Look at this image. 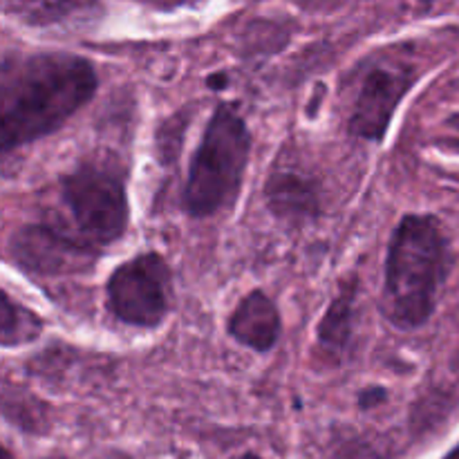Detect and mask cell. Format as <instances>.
<instances>
[{
  "instance_id": "1",
  "label": "cell",
  "mask_w": 459,
  "mask_h": 459,
  "mask_svg": "<svg viewBox=\"0 0 459 459\" xmlns=\"http://www.w3.org/2000/svg\"><path fill=\"white\" fill-rule=\"evenodd\" d=\"M97 67L79 54H4L0 74L3 155L61 128L97 94Z\"/></svg>"
},
{
  "instance_id": "2",
  "label": "cell",
  "mask_w": 459,
  "mask_h": 459,
  "mask_svg": "<svg viewBox=\"0 0 459 459\" xmlns=\"http://www.w3.org/2000/svg\"><path fill=\"white\" fill-rule=\"evenodd\" d=\"M448 276V242L435 215H406L385 255L384 309L399 330H417L435 314Z\"/></svg>"
},
{
  "instance_id": "3",
  "label": "cell",
  "mask_w": 459,
  "mask_h": 459,
  "mask_svg": "<svg viewBox=\"0 0 459 459\" xmlns=\"http://www.w3.org/2000/svg\"><path fill=\"white\" fill-rule=\"evenodd\" d=\"M251 134L236 108L218 106L206 124L188 166L182 204L191 218L204 220L233 204L245 179Z\"/></svg>"
},
{
  "instance_id": "4",
  "label": "cell",
  "mask_w": 459,
  "mask_h": 459,
  "mask_svg": "<svg viewBox=\"0 0 459 459\" xmlns=\"http://www.w3.org/2000/svg\"><path fill=\"white\" fill-rule=\"evenodd\" d=\"M63 220L58 227L99 251L119 240L128 229V195L124 175L108 166L81 164L58 184Z\"/></svg>"
},
{
  "instance_id": "5",
  "label": "cell",
  "mask_w": 459,
  "mask_h": 459,
  "mask_svg": "<svg viewBox=\"0 0 459 459\" xmlns=\"http://www.w3.org/2000/svg\"><path fill=\"white\" fill-rule=\"evenodd\" d=\"M170 287L169 263L160 254L134 255L108 278V309L126 325L152 330L169 314Z\"/></svg>"
},
{
  "instance_id": "6",
  "label": "cell",
  "mask_w": 459,
  "mask_h": 459,
  "mask_svg": "<svg viewBox=\"0 0 459 459\" xmlns=\"http://www.w3.org/2000/svg\"><path fill=\"white\" fill-rule=\"evenodd\" d=\"M16 267L30 276L61 278L90 272L97 251L90 249L58 224H25L9 240Z\"/></svg>"
},
{
  "instance_id": "7",
  "label": "cell",
  "mask_w": 459,
  "mask_h": 459,
  "mask_svg": "<svg viewBox=\"0 0 459 459\" xmlns=\"http://www.w3.org/2000/svg\"><path fill=\"white\" fill-rule=\"evenodd\" d=\"M412 83V67H370L361 79V88L352 106L348 124L350 134L366 142H381L388 133L394 110Z\"/></svg>"
},
{
  "instance_id": "8",
  "label": "cell",
  "mask_w": 459,
  "mask_h": 459,
  "mask_svg": "<svg viewBox=\"0 0 459 459\" xmlns=\"http://www.w3.org/2000/svg\"><path fill=\"white\" fill-rule=\"evenodd\" d=\"M281 330L282 323L276 303L260 290L249 291L238 303L227 323L229 336L236 343L260 354H267L276 348Z\"/></svg>"
},
{
  "instance_id": "9",
  "label": "cell",
  "mask_w": 459,
  "mask_h": 459,
  "mask_svg": "<svg viewBox=\"0 0 459 459\" xmlns=\"http://www.w3.org/2000/svg\"><path fill=\"white\" fill-rule=\"evenodd\" d=\"M264 200L269 211L282 222H309L321 213V200L314 184L294 170L269 175Z\"/></svg>"
},
{
  "instance_id": "10",
  "label": "cell",
  "mask_w": 459,
  "mask_h": 459,
  "mask_svg": "<svg viewBox=\"0 0 459 459\" xmlns=\"http://www.w3.org/2000/svg\"><path fill=\"white\" fill-rule=\"evenodd\" d=\"M357 282L350 281L339 287V294L323 314L316 332V354L327 363H339L352 343L354 303H357Z\"/></svg>"
},
{
  "instance_id": "11",
  "label": "cell",
  "mask_w": 459,
  "mask_h": 459,
  "mask_svg": "<svg viewBox=\"0 0 459 459\" xmlns=\"http://www.w3.org/2000/svg\"><path fill=\"white\" fill-rule=\"evenodd\" d=\"M0 336H3V348H18V345L31 343L43 332V321L39 314L27 309L25 305L16 303L7 291H3V303H0Z\"/></svg>"
},
{
  "instance_id": "12",
  "label": "cell",
  "mask_w": 459,
  "mask_h": 459,
  "mask_svg": "<svg viewBox=\"0 0 459 459\" xmlns=\"http://www.w3.org/2000/svg\"><path fill=\"white\" fill-rule=\"evenodd\" d=\"M83 0H4V9L31 25H48L67 16Z\"/></svg>"
},
{
  "instance_id": "13",
  "label": "cell",
  "mask_w": 459,
  "mask_h": 459,
  "mask_svg": "<svg viewBox=\"0 0 459 459\" xmlns=\"http://www.w3.org/2000/svg\"><path fill=\"white\" fill-rule=\"evenodd\" d=\"M385 399H388V393H385L384 388H366L359 394V406H361L363 411H370V408L385 403Z\"/></svg>"
},
{
  "instance_id": "14",
  "label": "cell",
  "mask_w": 459,
  "mask_h": 459,
  "mask_svg": "<svg viewBox=\"0 0 459 459\" xmlns=\"http://www.w3.org/2000/svg\"><path fill=\"white\" fill-rule=\"evenodd\" d=\"M336 459H384V457H381L377 451H372V448L361 446V444H354V446L343 448L341 455Z\"/></svg>"
},
{
  "instance_id": "15",
  "label": "cell",
  "mask_w": 459,
  "mask_h": 459,
  "mask_svg": "<svg viewBox=\"0 0 459 459\" xmlns=\"http://www.w3.org/2000/svg\"><path fill=\"white\" fill-rule=\"evenodd\" d=\"M224 83H227V76L224 74H215V76H209V85L211 88H224Z\"/></svg>"
},
{
  "instance_id": "16",
  "label": "cell",
  "mask_w": 459,
  "mask_h": 459,
  "mask_svg": "<svg viewBox=\"0 0 459 459\" xmlns=\"http://www.w3.org/2000/svg\"><path fill=\"white\" fill-rule=\"evenodd\" d=\"M448 126H451L453 130H457V133H459V115H453L451 119H448Z\"/></svg>"
},
{
  "instance_id": "17",
  "label": "cell",
  "mask_w": 459,
  "mask_h": 459,
  "mask_svg": "<svg viewBox=\"0 0 459 459\" xmlns=\"http://www.w3.org/2000/svg\"><path fill=\"white\" fill-rule=\"evenodd\" d=\"M233 459H263V457L254 455V453H245V455H240V457H233Z\"/></svg>"
},
{
  "instance_id": "18",
  "label": "cell",
  "mask_w": 459,
  "mask_h": 459,
  "mask_svg": "<svg viewBox=\"0 0 459 459\" xmlns=\"http://www.w3.org/2000/svg\"><path fill=\"white\" fill-rule=\"evenodd\" d=\"M3 459H13L12 453H9V448H3Z\"/></svg>"
},
{
  "instance_id": "19",
  "label": "cell",
  "mask_w": 459,
  "mask_h": 459,
  "mask_svg": "<svg viewBox=\"0 0 459 459\" xmlns=\"http://www.w3.org/2000/svg\"><path fill=\"white\" fill-rule=\"evenodd\" d=\"M446 459H459V446H457V448H455V451H453V453H451V455H448Z\"/></svg>"
},
{
  "instance_id": "20",
  "label": "cell",
  "mask_w": 459,
  "mask_h": 459,
  "mask_svg": "<svg viewBox=\"0 0 459 459\" xmlns=\"http://www.w3.org/2000/svg\"><path fill=\"white\" fill-rule=\"evenodd\" d=\"M49 459H63V457H49Z\"/></svg>"
},
{
  "instance_id": "21",
  "label": "cell",
  "mask_w": 459,
  "mask_h": 459,
  "mask_svg": "<svg viewBox=\"0 0 459 459\" xmlns=\"http://www.w3.org/2000/svg\"><path fill=\"white\" fill-rule=\"evenodd\" d=\"M117 459H128V457H117Z\"/></svg>"
}]
</instances>
